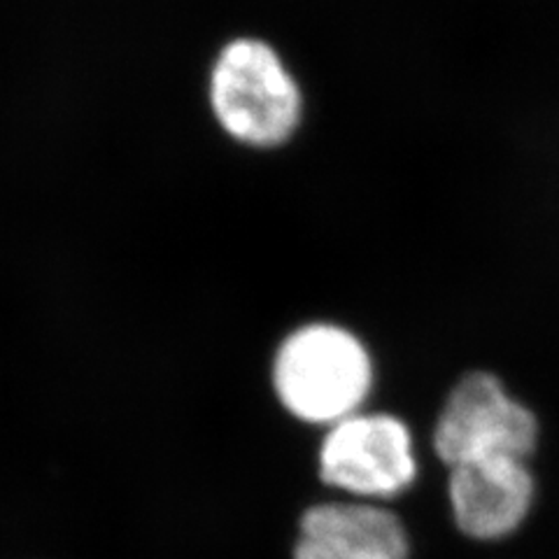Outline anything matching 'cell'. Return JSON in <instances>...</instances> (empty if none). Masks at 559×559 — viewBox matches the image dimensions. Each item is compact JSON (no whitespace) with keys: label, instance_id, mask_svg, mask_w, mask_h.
Instances as JSON below:
<instances>
[{"label":"cell","instance_id":"cell-1","mask_svg":"<svg viewBox=\"0 0 559 559\" xmlns=\"http://www.w3.org/2000/svg\"><path fill=\"white\" fill-rule=\"evenodd\" d=\"M203 98L215 131L231 147L271 156L299 143L310 94L285 47L259 31L224 38L205 66Z\"/></svg>","mask_w":559,"mask_h":559},{"label":"cell","instance_id":"cell-2","mask_svg":"<svg viewBox=\"0 0 559 559\" xmlns=\"http://www.w3.org/2000/svg\"><path fill=\"white\" fill-rule=\"evenodd\" d=\"M271 378L289 415L334 427L369 399L373 359L355 331L336 322H308L280 343Z\"/></svg>","mask_w":559,"mask_h":559},{"label":"cell","instance_id":"cell-3","mask_svg":"<svg viewBox=\"0 0 559 559\" xmlns=\"http://www.w3.org/2000/svg\"><path fill=\"white\" fill-rule=\"evenodd\" d=\"M536 441L534 413L485 371L454 384L433 429V450L448 468L495 457L527 460Z\"/></svg>","mask_w":559,"mask_h":559},{"label":"cell","instance_id":"cell-4","mask_svg":"<svg viewBox=\"0 0 559 559\" xmlns=\"http://www.w3.org/2000/svg\"><path fill=\"white\" fill-rule=\"evenodd\" d=\"M320 478L359 501L404 495L417 478L413 433L390 413H355L329 427Z\"/></svg>","mask_w":559,"mask_h":559},{"label":"cell","instance_id":"cell-5","mask_svg":"<svg viewBox=\"0 0 559 559\" xmlns=\"http://www.w3.org/2000/svg\"><path fill=\"white\" fill-rule=\"evenodd\" d=\"M448 497L454 524L464 536L501 540L527 520L536 483L524 460H480L450 468Z\"/></svg>","mask_w":559,"mask_h":559},{"label":"cell","instance_id":"cell-6","mask_svg":"<svg viewBox=\"0 0 559 559\" xmlns=\"http://www.w3.org/2000/svg\"><path fill=\"white\" fill-rule=\"evenodd\" d=\"M294 559H411L396 513L376 501H326L301 515Z\"/></svg>","mask_w":559,"mask_h":559}]
</instances>
